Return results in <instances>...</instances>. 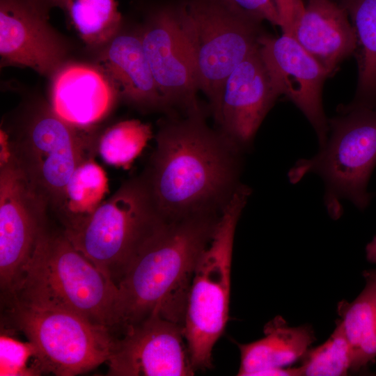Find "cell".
Here are the masks:
<instances>
[{
    "instance_id": "obj_5",
    "label": "cell",
    "mask_w": 376,
    "mask_h": 376,
    "mask_svg": "<svg viewBox=\"0 0 376 376\" xmlns=\"http://www.w3.org/2000/svg\"><path fill=\"white\" fill-rule=\"evenodd\" d=\"M251 189L241 184L224 207L197 262L188 297L184 335L194 371L212 367V349L228 319L234 237Z\"/></svg>"
},
{
    "instance_id": "obj_2",
    "label": "cell",
    "mask_w": 376,
    "mask_h": 376,
    "mask_svg": "<svg viewBox=\"0 0 376 376\" xmlns=\"http://www.w3.org/2000/svg\"><path fill=\"white\" fill-rule=\"evenodd\" d=\"M220 214L165 221L144 242L117 285L116 334L152 315L184 327L195 268Z\"/></svg>"
},
{
    "instance_id": "obj_13",
    "label": "cell",
    "mask_w": 376,
    "mask_h": 376,
    "mask_svg": "<svg viewBox=\"0 0 376 376\" xmlns=\"http://www.w3.org/2000/svg\"><path fill=\"white\" fill-rule=\"evenodd\" d=\"M258 50L274 88L302 112L322 148L329 134L322 87L329 72L290 34L275 38L263 33Z\"/></svg>"
},
{
    "instance_id": "obj_17",
    "label": "cell",
    "mask_w": 376,
    "mask_h": 376,
    "mask_svg": "<svg viewBox=\"0 0 376 376\" xmlns=\"http://www.w3.org/2000/svg\"><path fill=\"white\" fill-rule=\"evenodd\" d=\"M292 36L329 74L357 49L347 10L331 0H308Z\"/></svg>"
},
{
    "instance_id": "obj_19",
    "label": "cell",
    "mask_w": 376,
    "mask_h": 376,
    "mask_svg": "<svg viewBox=\"0 0 376 376\" xmlns=\"http://www.w3.org/2000/svg\"><path fill=\"white\" fill-rule=\"evenodd\" d=\"M265 336L247 344H238L240 350V376H297L295 368L285 367L302 358L314 342L312 329L303 325L290 327L276 318L265 327Z\"/></svg>"
},
{
    "instance_id": "obj_3",
    "label": "cell",
    "mask_w": 376,
    "mask_h": 376,
    "mask_svg": "<svg viewBox=\"0 0 376 376\" xmlns=\"http://www.w3.org/2000/svg\"><path fill=\"white\" fill-rule=\"evenodd\" d=\"M117 286L61 232L42 237L15 290L20 301L75 313L114 333Z\"/></svg>"
},
{
    "instance_id": "obj_16",
    "label": "cell",
    "mask_w": 376,
    "mask_h": 376,
    "mask_svg": "<svg viewBox=\"0 0 376 376\" xmlns=\"http://www.w3.org/2000/svg\"><path fill=\"white\" fill-rule=\"evenodd\" d=\"M54 75L51 109L65 121L88 128L113 108L118 93L100 68L71 63L61 65Z\"/></svg>"
},
{
    "instance_id": "obj_6",
    "label": "cell",
    "mask_w": 376,
    "mask_h": 376,
    "mask_svg": "<svg viewBox=\"0 0 376 376\" xmlns=\"http://www.w3.org/2000/svg\"><path fill=\"white\" fill-rule=\"evenodd\" d=\"M165 221L142 174L124 182L74 228V246L117 286L139 248Z\"/></svg>"
},
{
    "instance_id": "obj_12",
    "label": "cell",
    "mask_w": 376,
    "mask_h": 376,
    "mask_svg": "<svg viewBox=\"0 0 376 376\" xmlns=\"http://www.w3.org/2000/svg\"><path fill=\"white\" fill-rule=\"evenodd\" d=\"M107 375L189 376L183 325L152 315L116 336Z\"/></svg>"
},
{
    "instance_id": "obj_21",
    "label": "cell",
    "mask_w": 376,
    "mask_h": 376,
    "mask_svg": "<svg viewBox=\"0 0 376 376\" xmlns=\"http://www.w3.org/2000/svg\"><path fill=\"white\" fill-rule=\"evenodd\" d=\"M357 38L358 79L347 104L376 109V0H346Z\"/></svg>"
},
{
    "instance_id": "obj_10",
    "label": "cell",
    "mask_w": 376,
    "mask_h": 376,
    "mask_svg": "<svg viewBox=\"0 0 376 376\" xmlns=\"http://www.w3.org/2000/svg\"><path fill=\"white\" fill-rule=\"evenodd\" d=\"M0 286L12 294L42 237L49 230L46 197L3 145L0 155Z\"/></svg>"
},
{
    "instance_id": "obj_1",
    "label": "cell",
    "mask_w": 376,
    "mask_h": 376,
    "mask_svg": "<svg viewBox=\"0 0 376 376\" xmlns=\"http://www.w3.org/2000/svg\"><path fill=\"white\" fill-rule=\"evenodd\" d=\"M141 173L165 221L219 215L242 184L243 150L210 128L202 110L171 118L158 130Z\"/></svg>"
},
{
    "instance_id": "obj_7",
    "label": "cell",
    "mask_w": 376,
    "mask_h": 376,
    "mask_svg": "<svg viewBox=\"0 0 376 376\" xmlns=\"http://www.w3.org/2000/svg\"><path fill=\"white\" fill-rule=\"evenodd\" d=\"M6 327L35 347L42 373L73 376L107 363L116 335L71 311L3 297Z\"/></svg>"
},
{
    "instance_id": "obj_14",
    "label": "cell",
    "mask_w": 376,
    "mask_h": 376,
    "mask_svg": "<svg viewBox=\"0 0 376 376\" xmlns=\"http://www.w3.org/2000/svg\"><path fill=\"white\" fill-rule=\"evenodd\" d=\"M279 97L258 49L226 79L219 106L212 114L218 130L242 150L249 149Z\"/></svg>"
},
{
    "instance_id": "obj_9",
    "label": "cell",
    "mask_w": 376,
    "mask_h": 376,
    "mask_svg": "<svg viewBox=\"0 0 376 376\" xmlns=\"http://www.w3.org/2000/svg\"><path fill=\"white\" fill-rule=\"evenodd\" d=\"M98 139L88 128L72 125L51 109L36 114L15 139L1 131V144L57 214L76 169L97 153Z\"/></svg>"
},
{
    "instance_id": "obj_29",
    "label": "cell",
    "mask_w": 376,
    "mask_h": 376,
    "mask_svg": "<svg viewBox=\"0 0 376 376\" xmlns=\"http://www.w3.org/2000/svg\"><path fill=\"white\" fill-rule=\"evenodd\" d=\"M366 255L369 262L376 263V236L366 245Z\"/></svg>"
},
{
    "instance_id": "obj_20",
    "label": "cell",
    "mask_w": 376,
    "mask_h": 376,
    "mask_svg": "<svg viewBox=\"0 0 376 376\" xmlns=\"http://www.w3.org/2000/svg\"><path fill=\"white\" fill-rule=\"evenodd\" d=\"M366 285L340 310V320L352 355V371L365 368L376 359V270L363 273Z\"/></svg>"
},
{
    "instance_id": "obj_27",
    "label": "cell",
    "mask_w": 376,
    "mask_h": 376,
    "mask_svg": "<svg viewBox=\"0 0 376 376\" xmlns=\"http://www.w3.org/2000/svg\"><path fill=\"white\" fill-rule=\"evenodd\" d=\"M229 10L262 22L267 20L281 27V20L273 0H214Z\"/></svg>"
},
{
    "instance_id": "obj_25",
    "label": "cell",
    "mask_w": 376,
    "mask_h": 376,
    "mask_svg": "<svg viewBox=\"0 0 376 376\" xmlns=\"http://www.w3.org/2000/svg\"><path fill=\"white\" fill-rule=\"evenodd\" d=\"M302 359L297 376H342L352 370V350L341 321L324 343L309 349Z\"/></svg>"
},
{
    "instance_id": "obj_23",
    "label": "cell",
    "mask_w": 376,
    "mask_h": 376,
    "mask_svg": "<svg viewBox=\"0 0 376 376\" xmlns=\"http://www.w3.org/2000/svg\"><path fill=\"white\" fill-rule=\"evenodd\" d=\"M61 8L81 38L91 45L107 44L120 29L116 0H53Z\"/></svg>"
},
{
    "instance_id": "obj_30",
    "label": "cell",
    "mask_w": 376,
    "mask_h": 376,
    "mask_svg": "<svg viewBox=\"0 0 376 376\" xmlns=\"http://www.w3.org/2000/svg\"><path fill=\"white\" fill-rule=\"evenodd\" d=\"M45 6H47L48 4L52 5L53 0H40Z\"/></svg>"
},
{
    "instance_id": "obj_11",
    "label": "cell",
    "mask_w": 376,
    "mask_h": 376,
    "mask_svg": "<svg viewBox=\"0 0 376 376\" xmlns=\"http://www.w3.org/2000/svg\"><path fill=\"white\" fill-rule=\"evenodd\" d=\"M140 37L170 112L175 107L186 114L201 110L196 98L198 88L194 63L183 27L182 3L152 10Z\"/></svg>"
},
{
    "instance_id": "obj_28",
    "label": "cell",
    "mask_w": 376,
    "mask_h": 376,
    "mask_svg": "<svg viewBox=\"0 0 376 376\" xmlns=\"http://www.w3.org/2000/svg\"><path fill=\"white\" fill-rule=\"evenodd\" d=\"M278 11L283 33L293 35L304 14L305 4L302 0H273Z\"/></svg>"
},
{
    "instance_id": "obj_18",
    "label": "cell",
    "mask_w": 376,
    "mask_h": 376,
    "mask_svg": "<svg viewBox=\"0 0 376 376\" xmlns=\"http://www.w3.org/2000/svg\"><path fill=\"white\" fill-rule=\"evenodd\" d=\"M99 68L127 101L146 109L170 111L161 95L139 35H116L99 58Z\"/></svg>"
},
{
    "instance_id": "obj_26",
    "label": "cell",
    "mask_w": 376,
    "mask_h": 376,
    "mask_svg": "<svg viewBox=\"0 0 376 376\" xmlns=\"http://www.w3.org/2000/svg\"><path fill=\"white\" fill-rule=\"evenodd\" d=\"M31 359L37 361L36 348L30 341L26 343L19 341L1 330L0 336L1 376L39 375L40 374L34 368L28 365Z\"/></svg>"
},
{
    "instance_id": "obj_4",
    "label": "cell",
    "mask_w": 376,
    "mask_h": 376,
    "mask_svg": "<svg viewBox=\"0 0 376 376\" xmlns=\"http://www.w3.org/2000/svg\"><path fill=\"white\" fill-rule=\"evenodd\" d=\"M338 111L328 119L325 145L313 157L298 160L288 172L293 184L308 173L321 178L324 206L334 219L343 213V199L360 210L367 208L373 197L368 185L376 166V109L345 105Z\"/></svg>"
},
{
    "instance_id": "obj_24",
    "label": "cell",
    "mask_w": 376,
    "mask_h": 376,
    "mask_svg": "<svg viewBox=\"0 0 376 376\" xmlns=\"http://www.w3.org/2000/svg\"><path fill=\"white\" fill-rule=\"evenodd\" d=\"M152 136L151 126L139 120L119 122L99 136L97 153L111 165L127 169Z\"/></svg>"
},
{
    "instance_id": "obj_22",
    "label": "cell",
    "mask_w": 376,
    "mask_h": 376,
    "mask_svg": "<svg viewBox=\"0 0 376 376\" xmlns=\"http://www.w3.org/2000/svg\"><path fill=\"white\" fill-rule=\"evenodd\" d=\"M109 191L103 169L93 159L82 162L71 176L65 189L63 206L57 214L63 230H70L91 214Z\"/></svg>"
},
{
    "instance_id": "obj_8",
    "label": "cell",
    "mask_w": 376,
    "mask_h": 376,
    "mask_svg": "<svg viewBox=\"0 0 376 376\" xmlns=\"http://www.w3.org/2000/svg\"><path fill=\"white\" fill-rule=\"evenodd\" d=\"M185 33L193 57L198 88L217 110L226 79L258 49L261 22L237 15L214 0L182 3Z\"/></svg>"
},
{
    "instance_id": "obj_15",
    "label": "cell",
    "mask_w": 376,
    "mask_h": 376,
    "mask_svg": "<svg viewBox=\"0 0 376 376\" xmlns=\"http://www.w3.org/2000/svg\"><path fill=\"white\" fill-rule=\"evenodd\" d=\"M40 0H0V54L7 64L48 75L61 65L64 47Z\"/></svg>"
}]
</instances>
